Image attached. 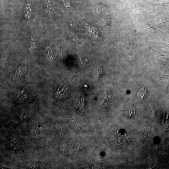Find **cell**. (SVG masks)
I'll return each instance as SVG.
<instances>
[{"label": "cell", "instance_id": "30bf717a", "mask_svg": "<svg viewBox=\"0 0 169 169\" xmlns=\"http://www.w3.org/2000/svg\"><path fill=\"white\" fill-rule=\"evenodd\" d=\"M146 28L150 32L155 33V29L149 25H147Z\"/></svg>", "mask_w": 169, "mask_h": 169}, {"label": "cell", "instance_id": "5b68a950", "mask_svg": "<svg viewBox=\"0 0 169 169\" xmlns=\"http://www.w3.org/2000/svg\"><path fill=\"white\" fill-rule=\"evenodd\" d=\"M25 167L27 169H35L38 168V166L35 163L29 162L25 164Z\"/></svg>", "mask_w": 169, "mask_h": 169}, {"label": "cell", "instance_id": "ba28073f", "mask_svg": "<svg viewBox=\"0 0 169 169\" xmlns=\"http://www.w3.org/2000/svg\"><path fill=\"white\" fill-rule=\"evenodd\" d=\"M101 67L99 66L97 70V77L98 79L101 77L102 74V69Z\"/></svg>", "mask_w": 169, "mask_h": 169}, {"label": "cell", "instance_id": "8fae6325", "mask_svg": "<svg viewBox=\"0 0 169 169\" xmlns=\"http://www.w3.org/2000/svg\"><path fill=\"white\" fill-rule=\"evenodd\" d=\"M64 5L66 6H70L71 2L70 0H63Z\"/></svg>", "mask_w": 169, "mask_h": 169}, {"label": "cell", "instance_id": "7a4b0ae2", "mask_svg": "<svg viewBox=\"0 0 169 169\" xmlns=\"http://www.w3.org/2000/svg\"><path fill=\"white\" fill-rule=\"evenodd\" d=\"M27 69L26 67L22 66L18 68L16 71L14 75L15 78H19L23 76L26 73Z\"/></svg>", "mask_w": 169, "mask_h": 169}, {"label": "cell", "instance_id": "9c48e42d", "mask_svg": "<svg viewBox=\"0 0 169 169\" xmlns=\"http://www.w3.org/2000/svg\"><path fill=\"white\" fill-rule=\"evenodd\" d=\"M28 114L26 113H23L20 115V118L21 119L23 120H27L28 118Z\"/></svg>", "mask_w": 169, "mask_h": 169}, {"label": "cell", "instance_id": "52a82bcc", "mask_svg": "<svg viewBox=\"0 0 169 169\" xmlns=\"http://www.w3.org/2000/svg\"><path fill=\"white\" fill-rule=\"evenodd\" d=\"M48 54L47 55V58L48 59V61L50 62H51L52 61V51L51 50L50 48H47Z\"/></svg>", "mask_w": 169, "mask_h": 169}, {"label": "cell", "instance_id": "8992f818", "mask_svg": "<svg viewBox=\"0 0 169 169\" xmlns=\"http://www.w3.org/2000/svg\"><path fill=\"white\" fill-rule=\"evenodd\" d=\"M17 140L16 138H13L10 139L9 144L10 147L13 148L17 144Z\"/></svg>", "mask_w": 169, "mask_h": 169}, {"label": "cell", "instance_id": "6da1fadb", "mask_svg": "<svg viewBox=\"0 0 169 169\" xmlns=\"http://www.w3.org/2000/svg\"><path fill=\"white\" fill-rule=\"evenodd\" d=\"M117 135H113L112 138V144L117 147H125L128 142V137L126 134L121 135V133Z\"/></svg>", "mask_w": 169, "mask_h": 169}, {"label": "cell", "instance_id": "3957f363", "mask_svg": "<svg viewBox=\"0 0 169 169\" xmlns=\"http://www.w3.org/2000/svg\"><path fill=\"white\" fill-rule=\"evenodd\" d=\"M32 136L34 139H37L40 137V131L38 128H35L34 129L32 134Z\"/></svg>", "mask_w": 169, "mask_h": 169}, {"label": "cell", "instance_id": "277c9868", "mask_svg": "<svg viewBox=\"0 0 169 169\" xmlns=\"http://www.w3.org/2000/svg\"><path fill=\"white\" fill-rule=\"evenodd\" d=\"M146 92L144 88H142L140 89L138 93L137 96L139 98L144 99L146 97Z\"/></svg>", "mask_w": 169, "mask_h": 169}]
</instances>
